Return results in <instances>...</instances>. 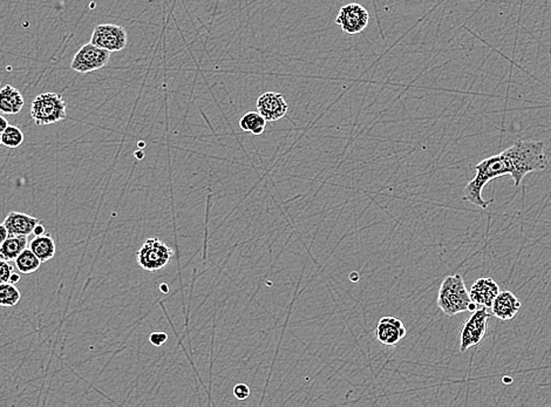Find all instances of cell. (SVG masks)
Wrapping results in <instances>:
<instances>
[{
  "label": "cell",
  "instance_id": "3957f363",
  "mask_svg": "<svg viewBox=\"0 0 551 407\" xmlns=\"http://www.w3.org/2000/svg\"><path fill=\"white\" fill-rule=\"evenodd\" d=\"M30 116L37 126H51L67 118V105L57 93H42L30 106Z\"/></svg>",
  "mask_w": 551,
  "mask_h": 407
},
{
  "label": "cell",
  "instance_id": "44dd1931",
  "mask_svg": "<svg viewBox=\"0 0 551 407\" xmlns=\"http://www.w3.org/2000/svg\"><path fill=\"white\" fill-rule=\"evenodd\" d=\"M13 271H15V268L12 267L8 261L0 259V284L8 283Z\"/></svg>",
  "mask_w": 551,
  "mask_h": 407
},
{
  "label": "cell",
  "instance_id": "4316f807",
  "mask_svg": "<svg viewBox=\"0 0 551 407\" xmlns=\"http://www.w3.org/2000/svg\"><path fill=\"white\" fill-rule=\"evenodd\" d=\"M20 278H21L20 277V275L15 274V271H13V274L11 275V277H10V281H8V283H11V284H15H15L20 281Z\"/></svg>",
  "mask_w": 551,
  "mask_h": 407
},
{
  "label": "cell",
  "instance_id": "8fae6325",
  "mask_svg": "<svg viewBox=\"0 0 551 407\" xmlns=\"http://www.w3.org/2000/svg\"><path fill=\"white\" fill-rule=\"evenodd\" d=\"M500 293V286L491 277L478 278L471 286L469 296L478 306L491 308L495 297Z\"/></svg>",
  "mask_w": 551,
  "mask_h": 407
},
{
  "label": "cell",
  "instance_id": "52a82bcc",
  "mask_svg": "<svg viewBox=\"0 0 551 407\" xmlns=\"http://www.w3.org/2000/svg\"><path fill=\"white\" fill-rule=\"evenodd\" d=\"M110 51L100 49L91 42L82 46L73 58L71 69L78 73H89L103 69L110 61Z\"/></svg>",
  "mask_w": 551,
  "mask_h": 407
},
{
  "label": "cell",
  "instance_id": "484cf974",
  "mask_svg": "<svg viewBox=\"0 0 551 407\" xmlns=\"http://www.w3.org/2000/svg\"><path fill=\"white\" fill-rule=\"evenodd\" d=\"M8 126V122L4 116H0V145H1V135L4 133V130H6V127Z\"/></svg>",
  "mask_w": 551,
  "mask_h": 407
},
{
  "label": "cell",
  "instance_id": "9c48e42d",
  "mask_svg": "<svg viewBox=\"0 0 551 407\" xmlns=\"http://www.w3.org/2000/svg\"><path fill=\"white\" fill-rule=\"evenodd\" d=\"M257 110L266 121H277L286 116L289 106L279 93L266 92L257 100Z\"/></svg>",
  "mask_w": 551,
  "mask_h": 407
},
{
  "label": "cell",
  "instance_id": "7402d4cb",
  "mask_svg": "<svg viewBox=\"0 0 551 407\" xmlns=\"http://www.w3.org/2000/svg\"><path fill=\"white\" fill-rule=\"evenodd\" d=\"M167 340L168 335L164 331L152 332V335L149 336V342L152 343L154 347H162L167 343Z\"/></svg>",
  "mask_w": 551,
  "mask_h": 407
},
{
  "label": "cell",
  "instance_id": "83f0119b",
  "mask_svg": "<svg viewBox=\"0 0 551 407\" xmlns=\"http://www.w3.org/2000/svg\"><path fill=\"white\" fill-rule=\"evenodd\" d=\"M350 279L351 281L358 282V279H359V275H358V272H356V271H354V272H351Z\"/></svg>",
  "mask_w": 551,
  "mask_h": 407
},
{
  "label": "cell",
  "instance_id": "cb8c5ba5",
  "mask_svg": "<svg viewBox=\"0 0 551 407\" xmlns=\"http://www.w3.org/2000/svg\"><path fill=\"white\" fill-rule=\"evenodd\" d=\"M33 234H35V236H42V235H45V227H44V225L39 222L38 225H35V229H33Z\"/></svg>",
  "mask_w": 551,
  "mask_h": 407
},
{
  "label": "cell",
  "instance_id": "ffe728a7",
  "mask_svg": "<svg viewBox=\"0 0 551 407\" xmlns=\"http://www.w3.org/2000/svg\"><path fill=\"white\" fill-rule=\"evenodd\" d=\"M24 133L19 127L8 125L1 135V145L8 148H18L23 145Z\"/></svg>",
  "mask_w": 551,
  "mask_h": 407
},
{
  "label": "cell",
  "instance_id": "ba28073f",
  "mask_svg": "<svg viewBox=\"0 0 551 407\" xmlns=\"http://www.w3.org/2000/svg\"><path fill=\"white\" fill-rule=\"evenodd\" d=\"M369 21V13L358 3H351L340 8L335 24L347 35H359L365 30Z\"/></svg>",
  "mask_w": 551,
  "mask_h": 407
},
{
  "label": "cell",
  "instance_id": "9a60e30c",
  "mask_svg": "<svg viewBox=\"0 0 551 407\" xmlns=\"http://www.w3.org/2000/svg\"><path fill=\"white\" fill-rule=\"evenodd\" d=\"M30 249L44 263L53 259L57 252V245L50 234H45L42 236H35L30 241Z\"/></svg>",
  "mask_w": 551,
  "mask_h": 407
},
{
  "label": "cell",
  "instance_id": "603a6c76",
  "mask_svg": "<svg viewBox=\"0 0 551 407\" xmlns=\"http://www.w3.org/2000/svg\"><path fill=\"white\" fill-rule=\"evenodd\" d=\"M234 396L238 400H247L250 397V388L245 384H237L234 388Z\"/></svg>",
  "mask_w": 551,
  "mask_h": 407
},
{
  "label": "cell",
  "instance_id": "30bf717a",
  "mask_svg": "<svg viewBox=\"0 0 551 407\" xmlns=\"http://www.w3.org/2000/svg\"><path fill=\"white\" fill-rule=\"evenodd\" d=\"M376 335L378 342L387 347L396 345L407 335V330L403 320L396 317H383L376 325Z\"/></svg>",
  "mask_w": 551,
  "mask_h": 407
},
{
  "label": "cell",
  "instance_id": "d4e9b609",
  "mask_svg": "<svg viewBox=\"0 0 551 407\" xmlns=\"http://www.w3.org/2000/svg\"><path fill=\"white\" fill-rule=\"evenodd\" d=\"M8 237V232L6 227H5L4 223L3 225H0V244L3 243L6 239Z\"/></svg>",
  "mask_w": 551,
  "mask_h": 407
},
{
  "label": "cell",
  "instance_id": "7c38bea8",
  "mask_svg": "<svg viewBox=\"0 0 551 407\" xmlns=\"http://www.w3.org/2000/svg\"><path fill=\"white\" fill-rule=\"evenodd\" d=\"M522 303L511 291H500L491 304V315L502 322L515 318L520 311Z\"/></svg>",
  "mask_w": 551,
  "mask_h": 407
},
{
  "label": "cell",
  "instance_id": "2e32d148",
  "mask_svg": "<svg viewBox=\"0 0 551 407\" xmlns=\"http://www.w3.org/2000/svg\"><path fill=\"white\" fill-rule=\"evenodd\" d=\"M27 248V236H8L0 244V259L15 261Z\"/></svg>",
  "mask_w": 551,
  "mask_h": 407
},
{
  "label": "cell",
  "instance_id": "6da1fadb",
  "mask_svg": "<svg viewBox=\"0 0 551 407\" xmlns=\"http://www.w3.org/2000/svg\"><path fill=\"white\" fill-rule=\"evenodd\" d=\"M548 164L549 160L544 142L516 141L506 150L487 157L476 164L475 175L464 188V198L471 205L487 209L491 201L483 198L482 191L488 183L501 176L510 175L515 187H518L525 176L534 171H544Z\"/></svg>",
  "mask_w": 551,
  "mask_h": 407
},
{
  "label": "cell",
  "instance_id": "d6986e66",
  "mask_svg": "<svg viewBox=\"0 0 551 407\" xmlns=\"http://www.w3.org/2000/svg\"><path fill=\"white\" fill-rule=\"evenodd\" d=\"M21 300V293L11 283L0 284V306H15Z\"/></svg>",
  "mask_w": 551,
  "mask_h": 407
},
{
  "label": "cell",
  "instance_id": "f1b7e54d",
  "mask_svg": "<svg viewBox=\"0 0 551 407\" xmlns=\"http://www.w3.org/2000/svg\"><path fill=\"white\" fill-rule=\"evenodd\" d=\"M160 290L164 293H169V286H168V284H166V283H164V284H161Z\"/></svg>",
  "mask_w": 551,
  "mask_h": 407
},
{
  "label": "cell",
  "instance_id": "7a4b0ae2",
  "mask_svg": "<svg viewBox=\"0 0 551 407\" xmlns=\"http://www.w3.org/2000/svg\"><path fill=\"white\" fill-rule=\"evenodd\" d=\"M437 306L446 316L453 317L466 311H475L478 305L471 301L464 278L459 274L447 276L437 293Z\"/></svg>",
  "mask_w": 551,
  "mask_h": 407
},
{
  "label": "cell",
  "instance_id": "5bb4252c",
  "mask_svg": "<svg viewBox=\"0 0 551 407\" xmlns=\"http://www.w3.org/2000/svg\"><path fill=\"white\" fill-rule=\"evenodd\" d=\"M23 94L11 85L0 89V112L4 114H18L23 110Z\"/></svg>",
  "mask_w": 551,
  "mask_h": 407
},
{
  "label": "cell",
  "instance_id": "8992f818",
  "mask_svg": "<svg viewBox=\"0 0 551 407\" xmlns=\"http://www.w3.org/2000/svg\"><path fill=\"white\" fill-rule=\"evenodd\" d=\"M91 42L100 49L112 52H120L125 50L128 35L125 27L113 25V24H101L94 28L91 33Z\"/></svg>",
  "mask_w": 551,
  "mask_h": 407
},
{
  "label": "cell",
  "instance_id": "4fadbf2b",
  "mask_svg": "<svg viewBox=\"0 0 551 407\" xmlns=\"http://www.w3.org/2000/svg\"><path fill=\"white\" fill-rule=\"evenodd\" d=\"M38 223V218L19 211H11L4 220L8 236H28L33 234V229Z\"/></svg>",
  "mask_w": 551,
  "mask_h": 407
},
{
  "label": "cell",
  "instance_id": "f546056e",
  "mask_svg": "<svg viewBox=\"0 0 551 407\" xmlns=\"http://www.w3.org/2000/svg\"><path fill=\"white\" fill-rule=\"evenodd\" d=\"M137 157H139V159H142V157H143V153L139 152V153H137Z\"/></svg>",
  "mask_w": 551,
  "mask_h": 407
},
{
  "label": "cell",
  "instance_id": "5b68a950",
  "mask_svg": "<svg viewBox=\"0 0 551 407\" xmlns=\"http://www.w3.org/2000/svg\"><path fill=\"white\" fill-rule=\"evenodd\" d=\"M493 316L488 313L487 308L481 306L471 312V317L464 322L460 334V351L466 352L471 347H475L486 337L488 320Z\"/></svg>",
  "mask_w": 551,
  "mask_h": 407
},
{
  "label": "cell",
  "instance_id": "277c9868",
  "mask_svg": "<svg viewBox=\"0 0 551 407\" xmlns=\"http://www.w3.org/2000/svg\"><path fill=\"white\" fill-rule=\"evenodd\" d=\"M174 250L160 239H148L137 254V264L143 270L155 272L167 267Z\"/></svg>",
  "mask_w": 551,
  "mask_h": 407
},
{
  "label": "cell",
  "instance_id": "e0dca14e",
  "mask_svg": "<svg viewBox=\"0 0 551 407\" xmlns=\"http://www.w3.org/2000/svg\"><path fill=\"white\" fill-rule=\"evenodd\" d=\"M240 127L244 132L259 137L265 132L266 120L257 112H249L240 119Z\"/></svg>",
  "mask_w": 551,
  "mask_h": 407
},
{
  "label": "cell",
  "instance_id": "ac0fdd59",
  "mask_svg": "<svg viewBox=\"0 0 551 407\" xmlns=\"http://www.w3.org/2000/svg\"><path fill=\"white\" fill-rule=\"evenodd\" d=\"M15 268L20 274L30 275L38 271L42 267V261L35 256V252L28 249H25L17 259H15Z\"/></svg>",
  "mask_w": 551,
  "mask_h": 407
}]
</instances>
